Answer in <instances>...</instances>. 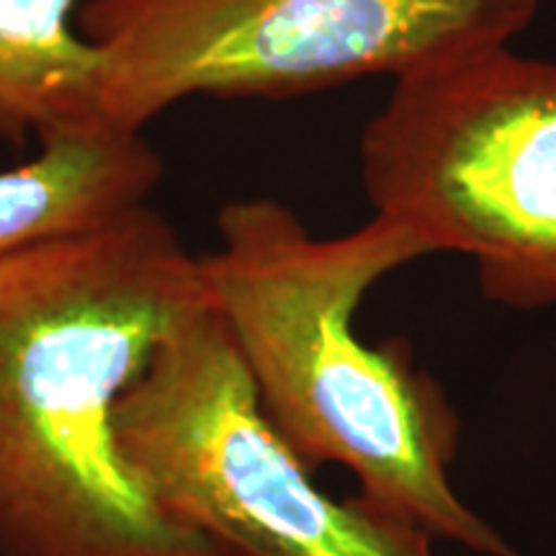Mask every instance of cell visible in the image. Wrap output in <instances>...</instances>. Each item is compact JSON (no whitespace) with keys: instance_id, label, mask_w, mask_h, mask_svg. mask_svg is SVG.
Masks as SVG:
<instances>
[{"instance_id":"6da1fadb","label":"cell","mask_w":556,"mask_h":556,"mask_svg":"<svg viewBox=\"0 0 556 556\" xmlns=\"http://www.w3.org/2000/svg\"><path fill=\"white\" fill-rule=\"evenodd\" d=\"M212 302L148 204L0 258V556H232L157 505L116 407Z\"/></svg>"},{"instance_id":"7a4b0ae2","label":"cell","mask_w":556,"mask_h":556,"mask_svg":"<svg viewBox=\"0 0 556 556\" xmlns=\"http://www.w3.org/2000/svg\"><path fill=\"white\" fill-rule=\"evenodd\" d=\"M217 235L219 248L199 258L201 278L291 451L309 469H351L361 503L433 541L518 556L448 482L456 422L441 394L353 328L366 291L430 255L426 242L379 214L340 238H315L270 199L222 206Z\"/></svg>"},{"instance_id":"3957f363","label":"cell","mask_w":556,"mask_h":556,"mask_svg":"<svg viewBox=\"0 0 556 556\" xmlns=\"http://www.w3.org/2000/svg\"><path fill=\"white\" fill-rule=\"evenodd\" d=\"M539 0H83L101 127L142 135L191 96L309 93L394 80L507 45Z\"/></svg>"},{"instance_id":"277c9868","label":"cell","mask_w":556,"mask_h":556,"mask_svg":"<svg viewBox=\"0 0 556 556\" xmlns=\"http://www.w3.org/2000/svg\"><path fill=\"white\" fill-rule=\"evenodd\" d=\"M361 173L379 217L475 258L490 299L556 302V62L497 45L402 75Z\"/></svg>"},{"instance_id":"5b68a950","label":"cell","mask_w":556,"mask_h":556,"mask_svg":"<svg viewBox=\"0 0 556 556\" xmlns=\"http://www.w3.org/2000/svg\"><path fill=\"white\" fill-rule=\"evenodd\" d=\"M116 430L157 505L232 556H433L422 531L312 482L214 302L157 348Z\"/></svg>"},{"instance_id":"8992f818","label":"cell","mask_w":556,"mask_h":556,"mask_svg":"<svg viewBox=\"0 0 556 556\" xmlns=\"http://www.w3.org/2000/svg\"><path fill=\"white\" fill-rule=\"evenodd\" d=\"M160 178L163 160L142 135L88 129L45 139L29 163L0 170V258L148 204Z\"/></svg>"},{"instance_id":"52a82bcc","label":"cell","mask_w":556,"mask_h":556,"mask_svg":"<svg viewBox=\"0 0 556 556\" xmlns=\"http://www.w3.org/2000/svg\"><path fill=\"white\" fill-rule=\"evenodd\" d=\"M83 0H0V137L39 142L106 129L99 58L75 26Z\"/></svg>"}]
</instances>
